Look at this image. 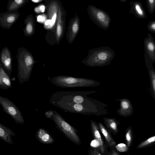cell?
<instances>
[{"label":"cell","mask_w":155,"mask_h":155,"mask_svg":"<svg viewBox=\"0 0 155 155\" xmlns=\"http://www.w3.org/2000/svg\"><path fill=\"white\" fill-rule=\"evenodd\" d=\"M80 28V20L78 15L76 14L70 20L66 34V38L69 45L73 42Z\"/></svg>","instance_id":"cell-12"},{"label":"cell","mask_w":155,"mask_h":155,"mask_svg":"<svg viewBox=\"0 0 155 155\" xmlns=\"http://www.w3.org/2000/svg\"><path fill=\"white\" fill-rule=\"evenodd\" d=\"M56 112L54 110H50L45 112V114L47 118L51 120Z\"/></svg>","instance_id":"cell-33"},{"label":"cell","mask_w":155,"mask_h":155,"mask_svg":"<svg viewBox=\"0 0 155 155\" xmlns=\"http://www.w3.org/2000/svg\"><path fill=\"white\" fill-rule=\"evenodd\" d=\"M98 126L100 131L104 136L108 145L111 147H114L116 143L109 130L101 122H99Z\"/></svg>","instance_id":"cell-23"},{"label":"cell","mask_w":155,"mask_h":155,"mask_svg":"<svg viewBox=\"0 0 155 155\" xmlns=\"http://www.w3.org/2000/svg\"><path fill=\"white\" fill-rule=\"evenodd\" d=\"M87 12L91 19L98 27L105 30L109 28L111 19L107 12L92 5L88 6Z\"/></svg>","instance_id":"cell-7"},{"label":"cell","mask_w":155,"mask_h":155,"mask_svg":"<svg viewBox=\"0 0 155 155\" xmlns=\"http://www.w3.org/2000/svg\"><path fill=\"white\" fill-rule=\"evenodd\" d=\"M28 1L26 0H14L8 3L7 8V12H12L21 7Z\"/></svg>","instance_id":"cell-25"},{"label":"cell","mask_w":155,"mask_h":155,"mask_svg":"<svg viewBox=\"0 0 155 155\" xmlns=\"http://www.w3.org/2000/svg\"><path fill=\"white\" fill-rule=\"evenodd\" d=\"M88 52L86 58L81 62L91 67L108 66L115 55L114 51L108 46L92 49L88 51Z\"/></svg>","instance_id":"cell-2"},{"label":"cell","mask_w":155,"mask_h":155,"mask_svg":"<svg viewBox=\"0 0 155 155\" xmlns=\"http://www.w3.org/2000/svg\"><path fill=\"white\" fill-rule=\"evenodd\" d=\"M120 1H121L122 2H125L127 0H120Z\"/></svg>","instance_id":"cell-38"},{"label":"cell","mask_w":155,"mask_h":155,"mask_svg":"<svg viewBox=\"0 0 155 155\" xmlns=\"http://www.w3.org/2000/svg\"><path fill=\"white\" fill-rule=\"evenodd\" d=\"M130 13L133 14L136 18H145L147 15L142 3L138 1H131L130 2Z\"/></svg>","instance_id":"cell-17"},{"label":"cell","mask_w":155,"mask_h":155,"mask_svg":"<svg viewBox=\"0 0 155 155\" xmlns=\"http://www.w3.org/2000/svg\"><path fill=\"white\" fill-rule=\"evenodd\" d=\"M90 127L92 136L98 143L99 149L101 153L105 155L106 153V148L103 140L101 137L99 129L98 124L96 120H90Z\"/></svg>","instance_id":"cell-16"},{"label":"cell","mask_w":155,"mask_h":155,"mask_svg":"<svg viewBox=\"0 0 155 155\" xmlns=\"http://www.w3.org/2000/svg\"><path fill=\"white\" fill-rule=\"evenodd\" d=\"M117 151L120 152H126L129 149V147L126 144L124 143H120L114 146Z\"/></svg>","instance_id":"cell-29"},{"label":"cell","mask_w":155,"mask_h":155,"mask_svg":"<svg viewBox=\"0 0 155 155\" xmlns=\"http://www.w3.org/2000/svg\"><path fill=\"white\" fill-rule=\"evenodd\" d=\"M0 64L10 77L12 70V58L11 52L7 47L4 48L2 50Z\"/></svg>","instance_id":"cell-15"},{"label":"cell","mask_w":155,"mask_h":155,"mask_svg":"<svg viewBox=\"0 0 155 155\" xmlns=\"http://www.w3.org/2000/svg\"><path fill=\"white\" fill-rule=\"evenodd\" d=\"M96 155H103L98 148H95Z\"/></svg>","instance_id":"cell-36"},{"label":"cell","mask_w":155,"mask_h":155,"mask_svg":"<svg viewBox=\"0 0 155 155\" xmlns=\"http://www.w3.org/2000/svg\"><path fill=\"white\" fill-rule=\"evenodd\" d=\"M25 35L28 37L31 36L34 34L35 30V22L33 15H30L26 17L25 20Z\"/></svg>","instance_id":"cell-21"},{"label":"cell","mask_w":155,"mask_h":155,"mask_svg":"<svg viewBox=\"0 0 155 155\" xmlns=\"http://www.w3.org/2000/svg\"><path fill=\"white\" fill-rule=\"evenodd\" d=\"M59 2L52 1L47 7L48 19L44 23V28L47 30L52 29L55 27L58 15Z\"/></svg>","instance_id":"cell-10"},{"label":"cell","mask_w":155,"mask_h":155,"mask_svg":"<svg viewBox=\"0 0 155 155\" xmlns=\"http://www.w3.org/2000/svg\"><path fill=\"white\" fill-rule=\"evenodd\" d=\"M16 56L17 77L19 83L22 84L30 79L33 66L36 61L31 53L24 48H18Z\"/></svg>","instance_id":"cell-3"},{"label":"cell","mask_w":155,"mask_h":155,"mask_svg":"<svg viewBox=\"0 0 155 155\" xmlns=\"http://www.w3.org/2000/svg\"><path fill=\"white\" fill-rule=\"evenodd\" d=\"M147 28L150 32L155 33V21H150L147 24Z\"/></svg>","instance_id":"cell-30"},{"label":"cell","mask_w":155,"mask_h":155,"mask_svg":"<svg viewBox=\"0 0 155 155\" xmlns=\"http://www.w3.org/2000/svg\"><path fill=\"white\" fill-rule=\"evenodd\" d=\"M89 155H96L95 148L90 149L89 151Z\"/></svg>","instance_id":"cell-35"},{"label":"cell","mask_w":155,"mask_h":155,"mask_svg":"<svg viewBox=\"0 0 155 155\" xmlns=\"http://www.w3.org/2000/svg\"><path fill=\"white\" fill-rule=\"evenodd\" d=\"M108 155H120V154L115 150L112 149L111 150Z\"/></svg>","instance_id":"cell-34"},{"label":"cell","mask_w":155,"mask_h":155,"mask_svg":"<svg viewBox=\"0 0 155 155\" xmlns=\"http://www.w3.org/2000/svg\"><path fill=\"white\" fill-rule=\"evenodd\" d=\"M115 101L119 102L120 108L117 113L125 117L131 116L133 112L134 108L130 101L127 98L117 99Z\"/></svg>","instance_id":"cell-14"},{"label":"cell","mask_w":155,"mask_h":155,"mask_svg":"<svg viewBox=\"0 0 155 155\" xmlns=\"http://www.w3.org/2000/svg\"><path fill=\"white\" fill-rule=\"evenodd\" d=\"M125 138L127 145L129 147L133 144V131L131 126H130L125 130Z\"/></svg>","instance_id":"cell-26"},{"label":"cell","mask_w":155,"mask_h":155,"mask_svg":"<svg viewBox=\"0 0 155 155\" xmlns=\"http://www.w3.org/2000/svg\"><path fill=\"white\" fill-rule=\"evenodd\" d=\"M97 91H57L53 93L50 102L53 104L58 103H71L89 104L106 108L107 104L87 95L97 93Z\"/></svg>","instance_id":"cell-1"},{"label":"cell","mask_w":155,"mask_h":155,"mask_svg":"<svg viewBox=\"0 0 155 155\" xmlns=\"http://www.w3.org/2000/svg\"><path fill=\"white\" fill-rule=\"evenodd\" d=\"M144 58L146 67L153 64L155 62V41L150 34L144 40Z\"/></svg>","instance_id":"cell-9"},{"label":"cell","mask_w":155,"mask_h":155,"mask_svg":"<svg viewBox=\"0 0 155 155\" xmlns=\"http://www.w3.org/2000/svg\"><path fill=\"white\" fill-rule=\"evenodd\" d=\"M130 155V154H128V155Z\"/></svg>","instance_id":"cell-39"},{"label":"cell","mask_w":155,"mask_h":155,"mask_svg":"<svg viewBox=\"0 0 155 155\" xmlns=\"http://www.w3.org/2000/svg\"><path fill=\"white\" fill-rule=\"evenodd\" d=\"M45 7L44 5H40L35 7L34 9V11L37 13H43L45 12Z\"/></svg>","instance_id":"cell-31"},{"label":"cell","mask_w":155,"mask_h":155,"mask_svg":"<svg viewBox=\"0 0 155 155\" xmlns=\"http://www.w3.org/2000/svg\"><path fill=\"white\" fill-rule=\"evenodd\" d=\"M0 104L3 110L11 116L17 124H21L24 123L21 113L12 101L8 98L0 96Z\"/></svg>","instance_id":"cell-8"},{"label":"cell","mask_w":155,"mask_h":155,"mask_svg":"<svg viewBox=\"0 0 155 155\" xmlns=\"http://www.w3.org/2000/svg\"><path fill=\"white\" fill-rule=\"evenodd\" d=\"M12 87L10 77L0 64V88L5 90L10 88Z\"/></svg>","instance_id":"cell-20"},{"label":"cell","mask_w":155,"mask_h":155,"mask_svg":"<svg viewBox=\"0 0 155 155\" xmlns=\"http://www.w3.org/2000/svg\"><path fill=\"white\" fill-rule=\"evenodd\" d=\"M16 134L10 128L0 123V138L6 143L12 144L14 143L11 136L15 137Z\"/></svg>","instance_id":"cell-19"},{"label":"cell","mask_w":155,"mask_h":155,"mask_svg":"<svg viewBox=\"0 0 155 155\" xmlns=\"http://www.w3.org/2000/svg\"><path fill=\"white\" fill-rule=\"evenodd\" d=\"M20 16L17 11L7 12L0 14V25L4 28L10 29Z\"/></svg>","instance_id":"cell-13"},{"label":"cell","mask_w":155,"mask_h":155,"mask_svg":"<svg viewBox=\"0 0 155 155\" xmlns=\"http://www.w3.org/2000/svg\"><path fill=\"white\" fill-rule=\"evenodd\" d=\"M58 129L71 141L79 145L81 143L77 129L69 124L58 113L56 112L52 119Z\"/></svg>","instance_id":"cell-6"},{"label":"cell","mask_w":155,"mask_h":155,"mask_svg":"<svg viewBox=\"0 0 155 155\" xmlns=\"http://www.w3.org/2000/svg\"><path fill=\"white\" fill-rule=\"evenodd\" d=\"M146 67L148 69L152 94L155 101V70L153 65Z\"/></svg>","instance_id":"cell-24"},{"label":"cell","mask_w":155,"mask_h":155,"mask_svg":"<svg viewBox=\"0 0 155 155\" xmlns=\"http://www.w3.org/2000/svg\"><path fill=\"white\" fill-rule=\"evenodd\" d=\"M31 1L34 3H37L43 1V0H31Z\"/></svg>","instance_id":"cell-37"},{"label":"cell","mask_w":155,"mask_h":155,"mask_svg":"<svg viewBox=\"0 0 155 155\" xmlns=\"http://www.w3.org/2000/svg\"><path fill=\"white\" fill-rule=\"evenodd\" d=\"M47 19V16L45 14H42L37 16V21L38 22L44 23Z\"/></svg>","instance_id":"cell-32"},{"label":"cell","mask_w":155,"mask_h":155,"mask_svg":"<svg viewBox=\"0 0 155 155\" xmlns=\"http://www.w3.org/2000/svg\"><path fill=\"white\" fill-rule=\"evenodd\" d=\"M50 81L53 84L62 88L93 87L101 84L99 81L91 79L66 75L53 77Z\"/></svg>","instance_id":"cell-4"},{"label":"cell","mask_w":155,"mask_h":155,"mask_svg":"<svg viewBox=\"0 0 155 155\" xmlns=\"http://www.w3.org/2000/svg\"><path fill=\"white\" fill-rule=\"evenodd\" d=\"M66 13L61 2H59L58 15L56 25L55 36L58 44L63 37L65 30Z\"/></svg>","instance_id":"cell-11"},{"label":"cell","mask_w":155,"mask_h":155,"mask_svg":"<svg viewBox=\"0 0 155 155\" xmlns=\"http://www.w3.org/2000/svg\"><path fill=\"white\" fill-rule=\"evenodd\" d=\"M52 105L66 111L86 115L91 114L100 116L107 115L109 113L106 108L89 104L58 103Z\"/></svg>","instance_id":"cell-5"},{"label":"cell","mask_w":155,"mask_h":155,"mask_svg":"<svg viewBox=\"0 0 155 155\" xmlns=\"http://www.w3.org/2000/svg\"><path fill=\"white\" fill-rule=\"evenodd\" d=\"M146 2L148 11L152 15L155 10V0H146Z\"/></svg>","instance_id":"cell-28"},{"label":"cell","mask_w":155,"mask_h":155,"mask_svg":"<svg viewBox=\"0 0 155 155\" xmlns=\"http://www.w3.org/2000/svg\"><path fill=\"white\" fill-rule=\"evenodd\" d=\"M155 144V135H153L139 144L137 148L140 149L150 147Z\"/></svg>","instance_id":"cell-27"},{"label":"cell","mask_w":155,"mask_h":155,"mask_svg":"<svg viewBox=\"0 0 155 155\" xmlns=\"http://www.w3.org/2000/svg\"><path fill=\"white\" fill-rule=\"evenodd\" d=\"M104 124L107 129L114 134H116L119 131L118 126L120 123L115 118L103 117Z\"/></svg>","instance_id":"cell-22"},{"label":"cell","mask_w":155,"mask_h":155,"mask_svg":"<svg viewBox=\"0 0 155 155\" xmlns=\"http://www.w3.org/2000/svg\"><path fill=\"white\" fill-rule=\"evenodd\" d=\"M35 136L41 143L49 144L53 143L54 140L50 134L45 129L40 128L36 132Z\"/></svg>","instance_id":"cell-18"}]
</instances>
